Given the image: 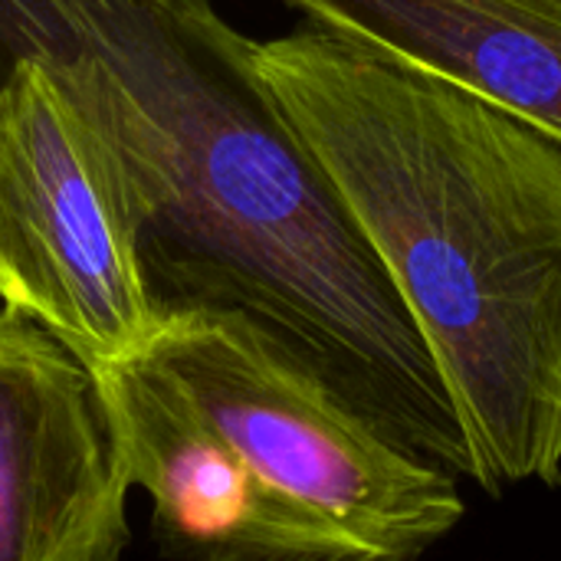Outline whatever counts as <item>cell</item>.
<instances>
[{"label": "cell", "instance_id": "3", "mask_svg": "<svg viewBox=\"0 0 561 561\" xmlns=\"http://www.w3.org/2000/svg\"><path fill=\"white\" fill-rule=\"evenodd\" d=\"M141 204L105 125L36 62L0 76V302L89 368L158 332L141 266Z\"/></svg>", "mask_w": 561, "mask_h": 561}, {"label": "cell", "instance_id": "1", "mask_svg": "<svg viewBox=\"0 0 561 561\" xmlns=\"http://www.w3.org/2000/svg\"><path fill=\"white\" fill-rule=\"evenodd\" d=\"M16 59L118 145L161 319L250 322L388 440L473 480L411 309L214 0H0V76Z\"/></svg>", "mask_w": 561, "mask_h": 561}, {"label": "cell", "instance_id": "6", "mask_svg": "<svg viewBox=\"0 0 561 561\" xmlns=\"http://www.w3.org/2000/svg\"><path fill=\"white\" fill-rule=\"evenodd\" d=\"M131 486L178 561H378L270 480L145 355L92 368Z\"/></svg>", "mask_w": 561, "mask_h": 561}, {"label": "cell", "instance_id": "7", "mask_svg": "<svg viewBox=\"0 0 561 561\" xmlns=\"http://www.w3.org/2000/svg\"><path fill=\"white\" fill-rule=\"evenodd\" d=\"M335 36L463 85L561 145V0H283Z\"/></svg>", "mask_w": 561, "mask_h": 561}, {"label": "cell", "instance_id": "5", "mask_svg": "<svg viewBox=\"0 0 561 561\" xmlns=\"http://www.w3.org/2000/svg\"><path fill=\"white\" fill-rule=\"evenodd\" d=\"M128 490L95 371L0 306V561H118Z\"/></svg>", "mask_w": 561, "mask_h": 561}, {"label": "cell", "instance_id": "4", "mask_svg": "<svg viewBox=\"0 0 561 561\" xmlns=\"http://www.w3.org/2000/svg\"><path fill=\"white\" fill-rule=\"evenodd\" d=\"M141 352L263 480L378 561H417L460 526L454 473L388 440L250 322L168 316Z\"/></svg>", "mask_w": 561, "mask_h": 561}, {"label": "cell", "instance_id": "2", "mask_svg": "<svg viewBox=\"0 0 561 561\" xmlns=\"http://www.w3.org/2000/svg\"><path fill=\"white\" fill-rule=\"evenodd\" d=\"M253 59L411 309L473 483L559 490V141L312 23Z\"/></svg>", "mask_w": 561, "mask_h": 561}]
</instances>
